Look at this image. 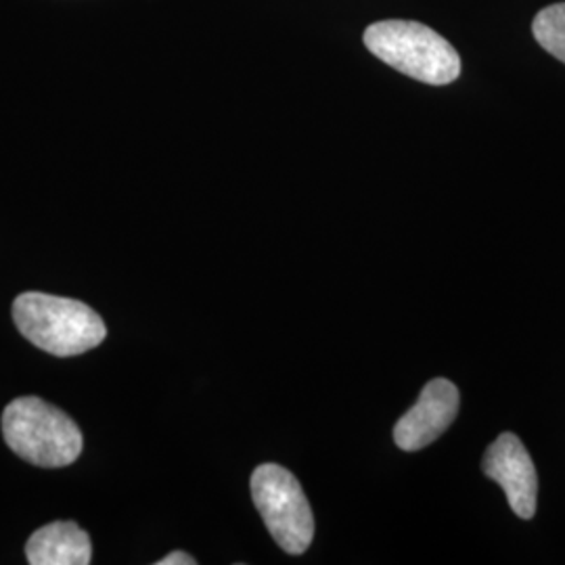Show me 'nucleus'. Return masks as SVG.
<instances>
[{
    "label": "nucleus",
    "mask_w": 565,
    "mask_h": 565,
    "mask_svg": "<svg viewBox=\"0 0 565 565\" xmlns=\"http://www.w3.org/2000/svg\"><path fill=\"white\" fill-rule=\"evenodd\" d=\"M13 319L25 340L53 356H76L97 348L107 329L102 317L84 302L39 291L21 294Z\"/></svg>",
    "instance_id": "f03ea898"
},
{
    "label": "nucleus",
    "mask_w": 565,
    "mask_h": 565,
    "mask_svg": "<svg viewBox=\"0 0 565 565\" xmlns=\"http://www.w3.org/2000/svg\"><path fill=\"white\" fill-rule=\"evenodd\" d=\"M252 499L264 525L289 555H302L315 539V515L302 486L281 465L264 463L252 473Z\"/></svg>",
    "instance_id": "20e7f679"
},
{
    "label": "nucleus",
    "mask_w": 565,
    "mask_h": 565,
    "mask_svg": "<svg viewBox=\"0 0 565 565\" xmlns=\"http://www.w3.org/2000/svg\"><path fill=\"white\" fill-rule=\"evenodd\" d=\"M486 478L505 490L513 513L532 520L539 499V473L524 443L515 434H501L486 450L482 461Z\"/></svg>",
    "instance_id": "39448f33"
},
{
    "label": "nucleus",
    "mask_w": 565,
    "mask_h": 565,
    "mask_svg": "<svg viewBox=\"0 0 565 565\" xmlns=\"http://www.w3.org/2000/svg\"><path fill=\"white\" fill-rule=\"evenodd\" d=\"M198 562L189 555V553H182V551H174L170 555H166L163 559L158 562V565H195Z\"/></svg>",
    "instance_id": "1a4fd4ad"
},
{
    "label": "nucleus",
    "mask_w": 565,
    "mask_h": 565,
    "mask_svg": "<svg viewBox=\"0 0 565 565\" xmlns=\"http://www.w3.org/2000/svg\"><path fill=\"white\" fill-rule=\"evenodd\" d=\"M32 565H88L93 557L90 536L74 522H53L36 530L25 545Z\"/></svg>",
    "instance_id": "0eeeda50"
},
{
    "label": "nucleus",
    "mask_w": 565,
    "mask_h": 565,
    "mask_svg": "<svg viewBox=\"0 0 565 565\" xmlns=\"http://www.w3.org/2000/svg\"><path fill=\"white\" fill-rule=\"evenodd\" d=\"M459 413V390L445 377L431 380L417 404L394 427V440L406 452L422 450L438 440Z\"/></svg>",
    "instance_id": "423d86ee"
},
{
    "label": "nucleus",
    "mask_w": 565,
    "mask_h": 565,
    "mask_svg": "<svg viewBox=\"0 0 565 565\" xmlns=\"http://www.w3.org/2000/svg\"><path fill=\"white\" fill-rule=\"evenodd\" d=\"M364 46L408 78L445 86L461 76V57L450 42L419 21L385 20L364 30Z\"/></svg>",
    "instance_id": "f257e3e1"
},
{
    "label": "nucleus",
    "mask_w": 565,
    "mask_h": 565,
    "mask_svg": "<svg viewBox=\"0 0 565 565\" xmlns=\"http://www.w3.org/2000/svg\"><path fill=\"white\" fill-rule=\"evenodd\" d=\"M532 34L546 53L565 63V2L543 9L534 18Z\"/></svg>",
    "instance_id": "6e6552de"
},
{
    "label": "nucleus",
    "mask_w": 565,
    "mask_h": 565,
    "mask_svg": "<svg viewBox=\"0 0 565 565\" xmlns=\"http://www.w3.org/2000/svg\"><path fill=\"white\" fill-rule=\"evenodd\" d=\"M2 436L23 461L49 469L74 463L84 448L78 424L36 396H23L4 408Z\"/></svg>",
    "instance_id": "7ed1b4c3"
}]
</instances>
